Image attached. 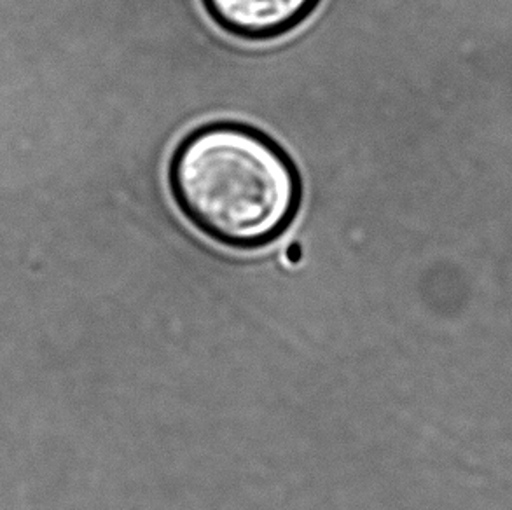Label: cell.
Segmentation results:
<instances>
[{
  "instance_id": "obj_1",
  "label": "cell",
  "mask_w": 512,
  "mask_h": 510,
  "mask_svg": "<svg viewBox=\"0 0 512 510\" xmlns=\"http://www.w3.org/2000/svg\"><path fill=\"white\" fill-rule=\"evenodd\" d=\"M173 201L208 240L233 250L277 242L303 200L298 166L254 126L207 123L180 140L168 161Z\"/></svg>"
},
{
  "instance_id": "obj_2",
  "label": "cell",
  "mask_w": 512,
  "mask_h": 510,
  "mask_svg": "<svg viewBox=\"0 0 512 510\" xmlns=\"http://www.w3.org/2000/svg\"><path fill=\"white\" fill-rule=\"evenodd\" d=\"M322 0H201L222 32L247 42L275 41L301 27Z\"/></svg>"
}]
</instances>
